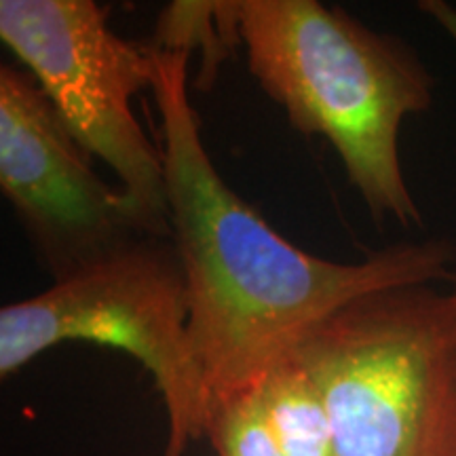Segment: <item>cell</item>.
<instances>
[{
    "mask_svg": "<svg viewBox=\"0 0 456 456\" xmlns=\"http://www.w3.org/2000/svg\"><path fill=\"white\" fill-rule=\"evenodd\" d=\"M157 45L171 239L188 292V332L212 406L254 389L311 328L376 289L450 281V239L393 243L357 262L306 254L226 184L188 95V49Z\"/></svg>",
    "mask_w": 456,
    "mask_h": 456,
    "instance_id": "6da1fadb",
    "label": "cell"
},
{
    "mask_svg": "<svg viewBox=\"0 0 456 456\" xmlns=\"http://www.w3.org/2000/svg\"><path fill=\"white\" fill-rule=\"evenodd\" d=\"M214 11L289 123L336 148L376 224H423L399 157L403 121L429 110L436 89L414 47L317 0H239Z\"/></svg>",
    "mask_w": 456,
    "mask_h": 456,
    "instance_id": "7a4b0ae2",
    "label": "cell"
},
{
    "mask_svg": "<svg viewBox=\"0 0 456 456\" xmlns=\"http://www.w3.org/2000/svg\"><path fill=\"white\" fill-rule=\"evenodd\" d=\"M322 393L338 456H456V294L433 285L346 302L292 353Z\"/></svg>",
    "mask_w": 456,
    "mask_h": 456,
    "instance_id": "3957f363",
    "label": "cell"
},
{
    "mask_svg": "<svg viewBox=\"0 0 456 456\" xmlns=\"http://www.w3.org/2000/svg\"><path fill=\"white\" fill-rule=\"evenodd\" d=\"M129 353L155 379L167 412L165 456L208 436L212 395L188 332V292L171 237L144 235L45 292L0 311V374L61 342Z\"/></svg>",
    "mask_w": 456,
    "mask_h": 456,
    "instance_id": "277c9868",
    "label": "cell"
},
{
    "mask_svg": "<svg viewBox=\"0 0 456 456\" xmlns=\"http://www.w3.org/2000/svg\"><path fill=\"white\" fill-rule=\"evenodd\" d=\"M0 38L152 231L171 237L163 151L134 112L135 95L155 85L157 45L118 37L94 0H3Z\"/></svg>",
    "mask_w": 456,
    "mask_h": 456,
    "instance_id": "5b68a950",
    "label": "cell"
},
{
    "mask_svg": "<svg viewBox=\"0 0 456 456\" xmlns=\"http://www.w3.org/2000/svg\"><path fill=\"white\" fill-rule=\"evenodd\" d=\"M89 157L37 78L0 66V188L53 281L157 235L127 192L95 174Z\"/></svg>",
    "mask_w": 456,
    "mask_h": 456,
    "instance_id": "8992f818",
    "label": "cell"
},
{
    "mask_svg": "<svg viewBox=\"0 0 456 456\" xmlns=\"http://www.w3.org/2000/svg\"><path fill=\"white\" fill-rule=\"evenodd\" d=\"M254 391L285 456H338L326 403L298 357L275 363Z\"/></svg>",
    "mask_w": 456,
    "mask_h": 456,
    "instance_id": "52a82bcc",
    "label": "cell"
},
{
    "mask_svg": "<svg viewBox=\"0 0 456 456\" xmlns=\"http://www.w3.org/2000/svg\"><path fill=\"white\" fill-rule=\"evenodd\" d=\"M208 436L218 456H285L266 425L254 389L216 402Z\"/></svg>",
    "mask_w": 456,
    "mask_h": 456,
    "instance_id": "ba28073f",
    "label": "cell"
},
{
    "mask_svg": "<svg viewBox=\"0 0 456 456\" xmlns=\"http://www.w3.org/2000/svg\"><path fill=\"white\" fill-rule=\"evenodd\" d=\"M429 11H431V15H436L437 20H440L442 24L446 26L456 38V11L450 9V7H442V4H437V3L429 4Z\"/></svg>",
    "mask_w": 456,
    "mask_h": 456,
    "instance_id": "9c48e42d",
    "label": "cell"
},
{
    "mask_svg": "<svg viewBox=\"0 0 456 456\" xmlns=\"http://www.w3.org/2000/svg\"><path fill=\"white\" fill-rule=\"evenodd\" d=\"M450 292H454L456 294V265H454V269H452V275H450Z\"/></svg>",
    "mask_w": 456,
    "mask_h": 456,
    "instance_id": "30bf717a",
    "label": "cell"
}]
</instances>
